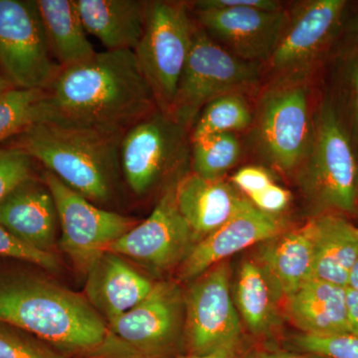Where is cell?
I'll return each instance as SVG.
<instances>
[{
	"label": "cell",
	"mask_w": 358,
	"mask_h": 358,
	"mask_svg": "<svg viewBox=\"0 0 358 358\" xmlns=\"http://www.w3.org/2000/svg\"><path fill=\"white\" fill-rule=\"evenodd\" d=\"M42 108L41 122L124 136L157 106L134 51L106 50L61 68Z\"/></svg>",
	"instance_id": "1"
},
{
	"label": "cell",
	"mask_w": 358,
	"mask_h": 358,
	"mask_svg": "<svg viewBox=\"0 0 358 358\" xmlns=\"http://www.w3.org/2000/svg\"><path fill=\"white\" fill-rule=\"evenodd\" d=\"M0 320L67 358L115 355L108 324L86 296L23 266H0Z\"/></svg>",
	"instance_id": "2"
},
{
	"label": "cell",
	"mask_w": 358,
	"mask_h": 358,
	"mask_svg": "<svg viewBox=\"0 0 358 358\" xmlns=\"http://www.w3.org/2000/svg\"><path fill=\"white\" fill-rule=\"evenodd\" d=\"M122 136L40 122L4 145L23 150L93 203L106 204L122 178Z\"/></svg>",
	"instance_id": "3"
},
{
	"label": "cell",
	"mask_w": 358,
	"mask_h": 358,
	"mask_svg": "<svg viewBox=\"0 0 358 358\" xmlns=\"http://www.w3.org/2000/svg\"><path fill=\"white\" fill-rule=\"evenodd\" d=\"M303 164L301 186L315 215L355 214L357 155L333 103H322L313 119L312 148Z\"/></svg>",
	"instance_id": "4"
},
{
	"label": "cell",
	"mask_w": 358,
	"mask_h": 358,
	"mask_svg": "<svg viewBox=\"0 0 358 358\" xmlns=\"http://www.w3.org/2000/svg\"><path fill=\"white\" fill-rule=\"evenodd\" d=\"M187 133L188 129L171 115L157 109L124 134L122 178L134 195L147 196L164 183L176 185L188 173H183L192 162Z\"/></svg>",
	"instance_id": "5"
},
{
	"label": "cell",
	"mask_w": 358,
	"mask_h": 358,
	"mask_svg": "<svg viewBox=\"0 0 358 358\" xmlns=\"http://www.w3.org/2000/svg\"><path fill=\"white\" fill-rule=\"evenodd\" d=\"M194 31L183 2L147 1L145 29L134 53L157 109L164 114H171Z\"/></svg>",
	"instance_id": "6"
},
{
	"label": "cell",
	"mask_w": 358,
	"mask_h": 358,
	"mask_svg": "<svg viewBox=\"0 0 358 358\" xmlns=\"http://www.w3.org/2000/svg\"><path fill=\"white\" fill-rule=\"evenodd\" d=\"M258 80L257 63L237 57L195 28L171 115L189 129L207 103L222 96L241 95Z\"/></svg>",
	"instance_id": "7"
},
{
	"label": "cell",
	"mask_w": 358,
	"mask_h": 358,
	"mask_svg": "<svg viewBox=\"0 0 358 358\" xmlns=\"http://www.w3.org/2000/svg\"><path fill=\"white\" fill-rule=\"evenodd\" d=\"M40 176L57 208L62 232L59 246L78 272L87 275L110 245L138 225V221L96 206L45 169Z\"/></svg>",
	"instance_id": "8"
},
{
	"label": "cell",
	"mask_w": 358,
	"mask_h": 358,
	"mask_svg": "<svg viewBox=\"0 0 358 358\" xmlns=\"http://www.w3.org/2000/svg\"><path fill=\"white\" fill-rule=\"evenodd\" d=\"M185 292L176 282H155L147 298L108 324L124 352L141 358L183 355Z\"/></svg>",
	"instance_id": "9"
},
{
	"label": "cell",
	"mask_w": 358,
	"mask_h": 358,
	"mask_svg": "<svg viewBox=\"0 0 358 358\" xmlns=\"http://www.w3.org/2000/svg\"><path fill=\"white\" fill-rule=\"evenodd\" d=\"M61 67L36 0H0V70L15 88L46 91Z\"/></svg>",
	"instance_id": "10"
},
{
	"label": "cell",
	"mask_w": 358,
	"mask_h": 358,
	"mask_svg": "<svg viewBox=\"0 0 358 358\" xmlns=\"http://www.w3.org/2000/svg\"><path fill=\"white\" fill-rule=\"evenodd\" d=\"M183 355H203L243 341L241 317L231 293L230 266L216 264L185 293Z\"/></svg>",
	"instance_id": "11"
},
{
	"label": "cell",
	"mask_w": 358,
	"mask_h": 358,
	"mask_svg": "<svg viewBox=\"0 0 358 358\" xmlns=\"http://www.w3.org/2000/svg\"><path fill=\"white\" fill-rule=\"evenodd\" d=\"M176 183L164 190L150 217L110 245V252L154 273L181 265L197 239L178 210Z\"/></svg>",
	"instance_id": "12"
},
{
	"label": "cell",
	"mask_w": 358,
	"mask_h": 358,
	"mask_svg": "<svg viewBox=\"0 0 358 358\" xmlns=\"http://www.w3.org/2000/svg\"><path fill=\"white\" fill-rule=\"evenodd\" d=\"M308 89L287 83L265 96L259 115V140L264 154L282 171H292L307 159L312 148L313 121Z\"/></svg>",
	"instance_id": "13"
},
{
	"label": "cell",
	"mask_w": 358,
	"mask_h": 358,
	"mask_svg": "<svg viewBox=\"0 0 358 358\" xmlns=\"http://www.w3.org/2000/svg\"><path fill=\"white\" fill-rule=\"evenodd\" d=\"M346 6L345 0H312L299 7L268 59L275 72L294 79L310 69L338 36Z\"/></svg>",
	"instance_id": "14"
},
{
	"label": "cell",
	"mask_w": 358,
	"mask_h": 358,
	"mask_svg": "<svg viewBox=\"0 0 358 358\" xmlns=\"http://www.w3.org/2000/svg\"><path fill=\"white\" fill-rule=\"evenodd\" d=\"M196 15L200 24L231 53L253 63L270 59L288 23L282 10L196 8Z\"/></svg>",
	"instance_id": "15"
},
{
	"label": "cell",
	"mask_w": 358,
	"mask_h": 358,
	"mask_svg": "<svg viewBox=\"0 0 358 358\" xmlns=\"http://www.w3.org/2000/svg\"><path fill=\"white\" fill-rule=\"evenodd\" d=\"M286 231L279 215L259 210L250 202L228 222L200 240L178 268L180 282H192L199 275L252 245L263 243Z\"/></svg>",
	"instance_id": "16"
},
{
	"label": "cell",
	"mask_w": 358,
	"mask_h": 358,
	"mask_svg": "<svg viewBox=\"0 0 358 358\" xmlns=\"http://www.w3.org/2000/svg\"><path fill=\"white\" fill-rule=\"evenodd\" d=\"M0 225L33 248L53 253L60 224L41 176L22 181L0 201Z\"/></svg>",
	"instance_id": "17"
},
{
	"label": "cell",
	"mask_w": 358,
	"mask_h": 358,
	"mask_svg": "<svg viewBox=\"0 0 358 358\" xmlns=\"http://www.w3.org/2000/svg\"><path fill=\"white\" fill-rule=\"evenodd\" d=\"M154 285L122 256L107 251L87 274L85 296L109 324L145 300Z\"/></svg>",
	"instance_id": "18"
},
{
	"label": "cell",
	"mask_w": 358,
	"mask_h": 358,
	"mask_svg": "<svg viewBox=\"0 0 358 358\" xmlns=\"http://www.w3.org/2000/svg\"><path fill=\"white\" fill-rule=\"evenodd\" d=\"M178 210L200 240L228 222L250 203L234 186L222 179H207L188 173L176 185Z\"/></svg>",
	"instance_id": "19"
},
{
	"label": "cell",
	"mask_w": 358,
	"mask_h": 358,
	"mask_svg": "<svg viewBox=\"0 0 358 358\" xmlns=\"http://www.w3.org/2000/svg\"><path fill=\"white\" fill-rule=\"evenodd\" d=\"M313 230L312 220L296 229L261 243L259 265L267 274L278 296L285 299L313 278Z\"/></svg>",
	"instance_id": "20"
},
{
	"label": "cell",
	"mask_w": 358,
	"mask_h": 358,
	"mask_svg": "<svg viewBox=\"0 0 358 358\" xmlns=\"http://www.w3.org/2000/svg\"><path fill=\"white\" fill-rule=\"evenodd\" d=\"M289 320L301 334H350L346 288L312 278L286 298Z\"/></svg>",
	"instance_id": "21"
},
{
	"label": "cell",
	"mask_w": 358,
	"mask_h": 358,
	"mask_svg": "<svg viewBox=\"0 0 358 358\" xmlns=\"http://www.w3.org/2000/svg\"><path fill=\"white\" fill-rule=\"evenodd\" d=\"M76 6L87 33L106 50H136L145 29L147 1L76 0Z\"/></svg>",
	"instance_id": "22"
},
{
	"label": "cell",
	"mask_w": 358,
	"mask_h": 358,
	"mask_svg": "<svg viewBox=\"0 0 358 358\" xmlns=\"http://www.w3.org/2000/svg\"><path fill=\"white\" fill-rule=\"evenodd\" d=\"M313 230V278L348 287L358 258L357 227L345 215L322 213L310 218Z\"/></svg>",
	"instance_id": "23"
},
{
	"label": "cell",
	"mask_w": 358,
	"mask_h": 358,
	"mask_svg": "<svg viewBox=\"0 0 358 358\" xmlns=\"http://www.w3.org/2000/svg\"><path fill=\"white\" fill-rule=\"evenodd\" d=\"M52 55L61 68L96 55L80 17L76 0H36Z\"/></svg>",
	"instance_id": "24"
},
{
	"label": "cell",
	"mask_w": 358,
	"mask_h": 358,
	"mask_svg": "<svg viewBox=\"0 0 358 358\" xmlns=\"http://www.w3.org/2000/svg\"><path fill=\"white\" fill-rule=\"evenodd\" d=\"M278 296L267 274L258 262L244 261L240 266L233 300L250 334L268 338L279 322Z\"/></svg>",
	"instance_id": "25"
},
{
	"label": "cell",
	"mask_w": 358,
	"mask_h": 358,
	"mask_svg": "<svg viewBox=\"0 0 358 358\" xmlns=\"http://www.w3.org/2000/svg\"><path fill=\"white\" fill-rule=\"evenodd\" d=\"M44 91L11 88L0 95V145L42 121Z\"/></svg>",
	"instance_id": "26"
},
{
	"label": "cell",
	"mask_w": 358,
	"mask_h": 358,
	"mask_svg": "<svg viewBox=\"0 0 358 358\" xmlns=\"http://www.w3.org/2000/svg\"><path fill=\"white\" fill-rule=\"evenodd\" d=\"M192 173L207 179H222L241 155L239 141L233 133L211 134L190 140Z\"/></svg>",
	"instance_id": "27"
},
{
	"label": "cell",
	"mask_w": 358,
	"mask_h": 358,
	"mask_svg": "<svg viewBox=\"0 0 358 358\" xmlns=\"http://www.w3.org/2000/svg\"><path fill=\"white\" fill-rule=\"evenodd\" d=\"M251 110L242 95H226L207 103L193 126L190 140L248 128Z\"/></svg>",
	"instance_id": "28"
},
{
	"label": "cell",
	"mask_w": 358,
	"mask_h": 358,
	"mask_svg": "<svg viewBox=\"0 0 358 358\" xmlns=\"http://www.w3.org/2000/svg\"><path fill=\"white\" fill-rule=\"evenodd\" d=\"M0 358H67L43 341L0 320Z\"/></svg>",
	"instance_id": "29"
},
{
	"label": "cell",
	"mask_w": 358,
	"mask_h": 358,
	"mask_svg": "<svg viewBox=\"0 0 358 358\" xmlns=\"http://www.w3.org/2000/svg\"><path fill=\"white\" fill-rule=\"evenodd\" d=\"M298 352L324 358H358V336L352 334H300L291 338Z\"/></svg>",
	"instance_id": "30"
},
{
	"label": "cell",
	"mask_w": 358,
	"mask_h": 358,
	"mask_svg": "<svg viewBox=\"0 0 358 358\" xmlns=\"http://www.w3.org/2000/svg\"><path fill=\"white\" fill-rule=\"evenodd\" d=\"M36 164L20 148L0 145V201L22 181L37 176Z\"/></svg>",
	"instance_id": "31"
},
{
	"label": "cell",
	"mask_w": 358,
	"mask_h": 358,
	"mask_svg": "<svg viewBox=\"0 0 358 358\" xmlns=\"http://www.w3.org/2000/svg\"><path fill=\"white\" fill-rule=\"evenodd\" d=\"M0 258L30 264L48 272H58L60 262L54 253L40 251L21 241L0 225Z\"/></svg>",
	"instance_id": "32"
},
{
	"label": "cell",
	"mask_w": 358,
	"mask_h": 358,
	"mask_svg": "<svg viewBox=\"0 0 358 358\" xmlns=\"http://www.w3.org/2000/svg\"><path fill=\"white\" fill-rule=\"evenodd\" d=\"M345 83V117L341 120L352 143L358 145V52L346 66Z\"/></svg>",
	"instance_id": "33"
},
{
	"label": "cell",
	"mask_w": 358,
	"mask_h": 358,
	"mask_svg": "<svg viewBox=\"0 0 358 358\" xmlns=\"http://www.w3.org/2000/svg\"><path fill=\"white\" fill-rule=\"evenodd\" d=\"M233 183L248 199L274 183L272 176L266 169L258 166H246L240 169L232 178Z\"/></svg>",
	"instance_id": "34"
},
{
	"label": "cell",
	"mask_w": 358,
	"mask_h": 358,
	"mask_svg": "<svg viewBox=\"0 0 358 358\" xmlns=\"http://www.w3.org/2000/svg\"><path fill=\"white\" fill-rule=\"evenodd\" d=\"M291 197L289 190L273 183L262 192L250 197L249 200L259 210L278 215L288 207Z\"/></svg>",
	"instance_id": "35"
},
{
	"label": "cell",
	"mask_w": 358,
	"mask_h": 358,
	"mask_svg": "<svg viewBox=\"0 0 358 358\" xmlns=\"http://www.w3.org/2000/svg\"><path fill=\"white\" fill-rule=\"evenodd\" d=\"M196 8H252L280 10V4L273 0H201L193 4Z\"/></svg>",
	"instance_id": "36"
},
{
	"label": "cell",
	"mask_w": 358,
	"mask_h": 358,
	"mask_svg": "<svg viewBox=\"0 0 358 358\" xmlns=\"http://www.w3.org/2000/svg\"><path fill=\"white\" fill-rule=\"evenodd\" d=\"M256 350L247 345L243 339L203 355H181L173 358H253Z\"/></svg>",
	"instance_id": "37"
},
{
	"label": "cell",
	"mask_w": 358,
	"mask_h": 358,
	"mask_svg": "<svg viewBox=\"0 0 358 358\" xmlns=\"http://www.w3.org/2000/svg\"><path fill=\"white\" fill-rule=\"evenodd\" d=\"M346 313L350 334L358 336V291L346 288Z\"/></svg>",
	"instance_id": "38"
},
{
	"label": "cell",
	"mask_w": 358,
	"mask_h": 358,
	"mask_svg": "<svg viewBox=\"0 0 358 358\" xmlns=\"http://www.w3.org/2000/svg\"><path fill=\"white\" fill-rule=\"evenodd\" d=\"M253 358H324L303 352H291L287 350H256Z\"/></svg>",
	"instance_id": "39"
},
{
	"label": "cell",
	"mask_w": 358,
	"mask_h": 358,
	"mask_svg": "<svg viewBox=\"0 0 358 358\" xmlns=\"http://www.w3.org/2000/svg\"><path fill=\"white\" fill-rule=\"evenodd\" d=\"M346 288L357 289V291H358V258L357 262L352 266V270H350V275H348V287H346Z\"/></svg>",
	"instance_id": "40"
},
{
	"label": "cell",
	"mask_w": 358,
	"mask_h": 358,
	"mask_svg": "<svg viewBox=\"0 0 358 358\" xmlns=\"http://www.w3.org/2000/svg\"><path fill=\"white\" fill-rule=\"evenodd\" d=\"M11 88H13V85H11L10 82L6 79L3 73L0 70V95L3 94L4 92L8 91V90H10Z\"/></svg>",
	"instance_id": "41"
},
{
	"label": "cell",
	"mask_w": 358,
	"mask_h": 358,
	"mask_svg": "<svg viewBox=\"0 0 358 358\" xmlns=\"http://www.w3.org/2000/svg\"><path fill=\"white\" fill-rule=\"evenodd\" d=\"M88 358H141L140 357H136L134 355H129V353H124V355H100V357H88Z\"/></svg>",
	"instance_id": "42"
},
{
	"label": "cell",
	"mask_w": 358,
	"mask_h": 358,
	"mask_svg": "<svg viewBox=\"0 0 358 358\" xmlns=\"http://www.w3.org/2000/svg\"><path fill=\"white\" fill-rule=\"evenodd\" d=\"M352 31L355 32V34L358 35V14L357 15V17H355V21H353Z\"/></svg>",
	"instance_id": "43"
},
{
	"label": "cell",
	"mask_w": 358,
	"mask_h": 358,
	"mask_svg": "<svg viewBox=\"0 0 358 358\" xmlns=\"http://www.w3.org/2000/svg\"><path fill=\"white\" fill-rule=\"evenodd\" d=\"M357 193H358V155L357 157Z\"/></svg>",
	"instance_id": "44"
},
{
	"label": "cell",
	"mask_w": 358,
	"mask_h": 358,
	"mask_svg": "<svg viewBox=\"0 0 358 358\" xmlns=\"http://www.w3.org/2000/svg\"><path fill=\"white\" fill-rule=\"evenodd\" d=\"M355 214L358 215V201H357V212H355Z\"/></svg>",
	"instance_id": "45"
},
{
	"label": "cell",
	"mask_w": 358,
	"mask_h": 358,
	"mask_svg": "<svg viewBox=\"0 0 358 358\" xmlns=\"http://www.w3.org/2000/svg\"><path fill=\"white\" fill-rule=\"evenodd\" d=\"M357 235H358V228L357 227Z\"/></svg>",
	"instance_id": "46"
}]
</instances>
